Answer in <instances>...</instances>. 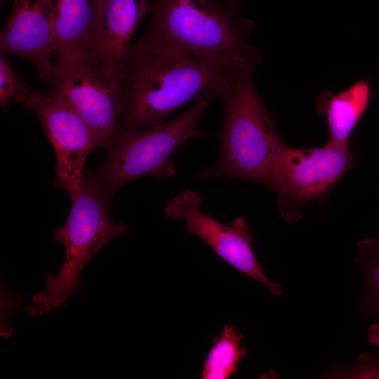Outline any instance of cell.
Returning <instances> with one entry per match:
<instances>
[{
	"label": "cell",
	"mask_w": 379,
	"mask_h": 379,
	"mask_svg": "<svg viewBox=\"0 0 379 379\" xmlns=\"http://www.w3.org/2000/svg\"><path fill=\"white\" fill-rule=\"evenodd\" d=\"M247 68L253 67L206 62L174 47L131 44L119 80L120 132L161 124L208 90L220 95Z\"/></svg>",
	"instance_id": "obj_1"
},
{
	"label": "cell",
	"mask_w": 379,
	"mask_h": 379,
	"mask_svg": "<svg viewBox=\"0 0 379 379\" xmlns=\"http://www.w3.org/2000/svg\"><path fill=\"white\" fill-rule=\"evenodd\" d=\"M255 27L233 1L156 0L152 22L137 42L174 47L211 63L256 68L262 57L250 39Z\"/></svg>",
	"instance_id": "obj_2"
},
{
	"label": "cell",
	"mask_w": 379,
	"mask_h": 379,
	"mask_svg": "<svg viewBox=\"0 0 379 379\" xmlns=\"http://www.w3.org/2000/svg\"><path fill=\"white\" fill-rule=\"evenodd\" d=\"M255 69L243 70L220 93L225 112L219 157L199 172L202 179L244 180L270 190L277 156L286 142L255 87Z\"/></svg>",
	"instance_id": "obj_3"
},
{
	"label": "cell",
	"mask_w": 379,
	"mask_h": 379,
	"mask_svg": "<svg viewBox=\"0 0 379 379\" xmlns=\"http://www.w3.org/2000/svg\"><path fill=\"white\" fill-rule=\"evenodd\" d=\"M109 195L94 175L84 171L79 190L70 197L68 218L54 233V239L65 247L64 263L57 274L46 277V290L33 295L26 308L29 315L39 317L63 305L81 284L79 276L84 266L107 243L126 232L124 224L115 225L110 220Z\"/></svg>",
	"instance_id": "obj_4"
},
{
	"label": "cell",
	"mask_w": 379,
	"mask_h": 379,
	"mask_svg": "<svg viewBox=\"0 0 379 379\" xmlns=\"http://www.w3.org/2000/svg\"><path fill=\"white\" fill-rule=\"evenodd\" d=\"M219 93L218 90L204 92L190 109L168 122L120 132L94 175L97 180L111 194L142 176L158 180L172 176L175 168L170 157L175 149L190 138L209 135L199 130L197 123Z\"/></svg>",
	"instance_id": "obj_5"
},
{
	"label": "cell",
	"mask_w": 379,
	"mask_h": 379,
	"mask_svg": "<svg viewBox=\"0 0 379 379\" xmlns=\"http://www.w3.org/2000/svg\"><path fill=\"white\" fill-rule=\"evenodd\" d=\"M356 159L349 147L328 142L310 149L293 148L286 143L277 156L270 187L278 194L281 217L289 222L298 221L304 206L324 197Z\"/></svg>",
	"instance_id": "obj_6"
},
{
	"label": "cell",
	"mask_w": 379,
	"mask_h": 379,
	"mask_svg": "<svg viewBox=\"0 0 379 379\" xmlns=\"http://www.w3.org/2000/svg\"><path fill=\"white\" fill-rule=\"evenodd\" d=\"M50 91L65 100L107 150L120 133V94L90 53L57 55L47 81Z\"/></svg>",
	"instance_id": "obj_7"
},
{
	"label": "cell",
	"mask_w": 379,
	"mask_h": 379,
	"mask_svg": "<svg viewBox=\"0 0 379 379\" xmlns=\"http://www.w3.org/2000/svg\"><path fill=\"white\" fill-rule=\"evenodd\" d=\"M23 105L38 117L55 151V186L72 197L81 186L89 153L100 145L98 138L65 100L50 91H32Z\"/></svg>",
	"instance_id": "obj_8"
},
{
	"label": "cell",
	"mask_w": 379,
	"mask_h": 379,
	"mask_svg": "<svg viewBox=\"0 0 379 379\" xmlns=\"http://www.w3.org/2000/svg\"><path fill=\"white\" fill-rule=\"evenodd\" d=\"M201 201L197 192L185 190L167 204L166 215L182 220L188 234L200 237L227 263L265 285L274 295H281L280 286L267 277L256 260L251 247L253 235L246 220L239 217L230 225L221 223L201 211Z\"/></svg>",
	"instance_id": "obj_9"
},
{
	"label": "cell",
	"mask_w": 379,
	"mask_h": 379,
	"mask_svg": "<svg viewBox=\"0 0 379 379\" xmlns=\"http://www.w3.org/2000/svg\"><path fill=\"white\" fill-rule=\"evenodd\" d=\"M55 4L53 0H13L1 33L2 54L12 53L32 62L39 78L48 81L53 71Z\"/></svg>",
	"instance_id": "obj_10"
},
{
	"label": "cell",
	"mask_w": 379,
	"mask_h": 379,
	"mask_svg": "<svg viewBox=\"0 0 379 379\" xmlns=\"http://www.w3.org/2000/svg\"><path fill=\"white\" fill-rule=\"evenodd\" d=\"M152 10V5L147 0L98 1L88 52L100 62L107 78L118 88L131 38L141 19Z\"/></svg>",
	"instance_id": "obj_11"
},
{
	"label": "cell",
	"mask_w": 379,
	"mask_h": 379,
	"mask_svg": "<svg viewBox=\"0 0 379 379\" xmlns=\"http://www.w3.org/2000/svg\"><path fill=\"white\" fill-rule=\"evenodd\" d=\"M371 89L366 81H359L335 93L324 91L317 99V109L325 117L329 131L327 142L349 147L351 133L366 112Z\"/></svg>",
	"instance_id": "obj_12"
},
{
	"label": "cell",
	"mask_w": 379,
	"mask_h": 379,
	"mask_svg": "<svg viewBox=\"0 0 379 379\" xmlns=\"http://www.w3.org/2000/svg\"><path fill=\"white\" fill-rule=\"evenodd\" d=\"M98 1H55V57L88 52V45L98 15Z\"/></svg>",
	"instance_id": "obj_13"
},
{
	"label": "cell",
	"mask_w": 379,
	"mask_h": 379,
	"mask_svg": "<svg viewBox=\"0 0 379 379\" xmlns=\"http://www.w3.org/2000/svg\"><path fill=\"white\" fill-rule=\"evenodd\" d=\"M243 336L232 326L225 325L204 364L201 378L228 379L238 371L237 365L247 354L243 346Z\"/></svg>",
	"instance_id": "obj_14"
},
{
	"label": "cell",
	"mask_w": 379,
	"mask_h": 379,
	"mask_svg": "<svg viewBox=\"0 0 379 379\" xmlns=\"http://www.w3.org/2000/svg\"><path fill=\"white\" fill-rule=\"evenodd\" d=\"M357 257L364 277L361 297L364 313L367 317H379V246L360 249Z\"/></svg>",
	"instance_id": "obj_15"
},
{
	"label": "cell",
	"mask_w": 379,
	"mask_h": 379,
	"mask_svg": "<svg viewBox=\"0 0 379 379\" xmlns=\"http://www.w3.org/2000/svg\"><path fill=\"white\" fill-rule=\"evenodd\" d=\"M32 90L12 69L4 55L0 57V103L6 107L10 100L24 101Z\"/></svg>",
	"instance_id": "obj_16"
},
{
	"label": "cell",
	"mask_w": 379,
	"mask_h": 379,
	"mask_svg": "<svg viewBox=\"0 0 379 379\" xmlns=\"http://www.w3.org/2000/svg\"><path fill=\"white\" fill-rule=\"evenodd\" d=\"M328 375L337 378H379V354L360 353L353 364Z\"/></svg>",
	"instance_id": "obj_17"
},
{
	"label": "cell",
	"mask_w": 379,
	"mask_h": 379,
	"mask_svg": "<svg viewBox=\"0 0 379 379\" xmlns=\"http://www.w3.org/2000/svg\"><path fill=\"white\" fill-rule=\"evenodd\" d=\"M368 340L371 344L379 347V324H373L371 326Z\"/></svg>",
	"instance_id": "obj_18"
},
{
	"label": "cell",
	"mask_w": 379,
	"mask_h": 379,
	"mask_svg": "<svg viewBox=\"0 0 379 379\" xmlns=\"http://www.w3.org/2000/svg\"><path fill=\"white\" fill-rule=\"evenodd\" d=\"M375 246H379V236L360 240L357 244V247L359 249Z\"/></svg>",
	"instance_id": "obj_19"
}]
</instances>
